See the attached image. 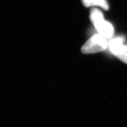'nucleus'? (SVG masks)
I'll return each instance as SVG.
<instances>
[{
	"mask_svg": "<svg viewBox=\"0 0 127 127\" xmlns=\"http://www.w3.org/2000/svg\"><path fill=\"white\" fill-rule=\"evenodd\" d=\"M108 46L107 39L100 34H95L91 36L82 46L81 51L84 54H93L103 51Z\"/></svg>",
	"mask_w": 127,
	"mask_h": 127,
	"instance_id": "f257e3e1",
	"label": "nucleus"
},
{
	"mask_svg": "<svg viewBox=\"0 0 127 127\" xmlns=\"http://www.w3.org/2000/svg\"><path fill=\"white\" fill-rule=\"evenodd\" d=\"M124 38L123 36L114 38L109 41L108 47L111 52L121 61L127 64V45H124Z\"/></svg>",
	"mask_w": 127,
	"mask_h": 127,
	"instance_id": "f03ea898",
	"label": "nucleus"
},
{
	"mask_svg": "<svg viewBox=\"0 0 127 127\" xmlns=\"http://www.w3.org/2000/svg\"><path fill=\"white\" fill-rule=\"evenodd\" d=\"M93 23L99 34L106 39L111 38L113 36L114 32L113 26L109 22L105 21L104 18L98 19Z\"/></svg>",
	"mask_w": 127,
	"mask_h": 127,
	"instance_id": "7ed1b4c3",
	"label": "nucleus"
},
{
	"mask_svg": "<svg viewBox=\"0 0 127 127\" xmlns=\"http://www.w3.org/2000/svg\"><path fill=\"white\" fill-rule=\"evenodd\" d=\"M84 5L86 7L98 6L107 10L109 8L107 0H81Z\"/></svg>",
	"mask_w": 127,
	"mask_h": 127,
	"instance_id": "20e7f679",
	"label": "nucleus"
}]
</instances>
